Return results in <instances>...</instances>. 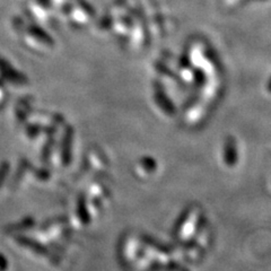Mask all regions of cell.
Segmentation results:
<instances>
[{"label": "cell", "instance_id": "1", "mask_svg": "<svg viewBox=\"0 0 271 271\" xmlns=\"http://www.w3.org/2000/svg\"><path fill=\"white\" fill-rule=\"evenodd\" d=\"M269 90H270V91H271V83H270V86H269Z\"/></svg>", "mask_w": 271, "mask_h": 271}]
</instances>
